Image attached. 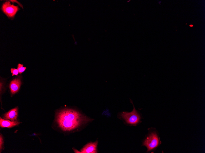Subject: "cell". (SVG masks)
I'll list each match as a JSON object with an SVG mask.
<instances>
[{"mask_svg": "<svg viewBox=\"0 0 205 153\" xmlns=\"http://www.w3.org/2000/svg\"><path fill=\"white\" fill-rule=\"evenodd\" d=\"M21 84V80L19 78H15L11 82L10 84L9 87L12 94H15L18 91Z\"/></svg>", "mask_w": 205, "mask_h": 153, "instance_id": "8992f818", "label": "cell"}, {"mask_svg": "<svg viewBox=\"0 0 205 153\" xmlns=\"http://www.w3.org/2000/svg\"><path fill=\"white\" fill-rule=\"evenodd\" d=\"M190 26H191V27H192V26H193V25H190Z\"/></svg>", "mask_w": 205, "mask_h": 153, "instance_id": "4fadbf2b", "label": "cell"}, {"mask_svg": "<svg viewBox=\"0 0 205 153\" xmlns=\"http://www.w3.org/2000/svg\"><path fill=\"white\" fill-rule=\"evenodd\" d=\"M93 120L78 111L71 108L59 111L55 117L56 122L59 127L64 131L76 130Z\"/></svg>", "mask_w": 205, "mask_h": 153, "instance_id": "6da1fadb", "label": "cell"}, {"mask_svg": "<svg viewBox=\"0 0 205 153\" xmlns=\"http://www.w3.org/2000/svg\"><path fill=\"white\" fill-rule=\"evenodd\" d=\"M11 73L12 74V76L16 75H18L19 71L17 69L14 68H12L11 69Z\"/></svg>", "mask_w": 205, "mask_h": 153, "instance_id": "30bf717a", "label": "cell"}, {"mask_svg": "<svg viewBox=\"0 0 205 153\" xmlns=\"http://www.w3.org/2000/svg\"><path fill=\"white\" fill-rule=\"evenodd\" d=\"M21 122L17 121H12L0 118V126L2 128H11L20 124Z\"/></svg>", "mask_w": 205, "mask_h": 153, "instance_id": "ba28073f", "label": "cell"}, {"mask_svg": "<svg viewBox=\"0 0 205 153\" xmlns=\"http://www.w3.org/2000/svg\"><path fill=\"white\" fill-rule=\"evenodd\" d=\"M10 1H11V2H17L18 4L21 7L22 9H23V6L22 4H21L19 2H18L16 0H10Z\"/></svg>", "mask_w": 205, "mask_h": 153, "instance_id": "7c38bea8", "label": "cell"}, {"mask_svg": "<svg viewBox=\"0 0 205 153\" xmlns=\"http://www.w3.org/2000/svg\"><path fill=\"white\" fill-rule=\"evenodd\" d=\"M2 10L9 18H13L19 10L17 6L11 4L10 1H6L3 3L2 6Z\"/></svg>", "mask_w": 205, "mask_h": 153, "instance_id": "277c9868", "label": "cell"}, {"mask_svg": "<svg viewBox=\"0 0 205 153\" xmlns=\"http://www.w3.org/2000/svg\"><path fill=\"white\" fill-rule=\"evenodd\" d=\"M98 141L94 142H90L85 145L80 150V151L73 148L75 153H97Z\"/></svg>", "mask_w": 205, "mask_h": 153, "instance_id": "5b68a950", "label": "cell"}, {"mask_svg": "<svg viewBox=\"0 0 205 153\" xmlns=\"http://www.w3.org/2000/svg\"><path fill=\"white\" fill-rule=\"evenodd\" d=\"M18 108L16 107L10 110L4 114L3 118L12 121L17 120L18 116Z\"/></svg>", "mask_w": 205, "mask_h": 153, "instance_id": "52a82bcc", "label": "cell"}, {"mask_svg": "<svg viewBox=\"0 0 205 153\" xmlns=\"http://www.w3.org/2000/svg\"><path fill=\"white\" fill-rule=\"evenodd\" d=\"M3 144V140L2 136L1 134L0 136V153L1 152L2 148V146Z\"/></svg>", "mask_w": 205, "mask_h": 153, "instance_id": "8fae6325", "label": "cell"}, {"mask_svg": "<svg viewBox=\"0 0 205 153\" xmlns=\"http://www.w3.org/2000/svg\"><path fill=\"white\" fill-rule=\"evenodd\" d=\"M132 104L133 108L130 112H122L120 113V118L123 121L124 123L128 125L136 126L141 122V115L135 108L132 101L130 100Z\"/></svg>", "mask_w": 205, "mask_h": 153, "instance_id": "7a4b0ae2", "label": "cell"}, {"mask_svg": "<svg viewBox=\"0 0 205 153\" xmlns=\"http://www.w3.org/2000/svg\"><path fill=\"white\" fill-rule=\"evenodd\" d=\"M26 68V67H23V64H19L17 65V69L20 74L23 72Z\"/></svg>", "mask_w": 205, "mask_h": 153, "instance_id": "9c48e42d", "label": "cell"}, {"mask_svg": "<svg viewBox=\"0 0 205 153\" xmlns=\"http://www.w3.org/2000/svg\"><path fill=\"white\" fill-rule=\"evenodd\" d=\"M161 144V141L156 131H150L146 136L143 142V145L147 149V152L153 150Z\"/></svg>", "mask_w": 205, "mask_h": 153, "instance_id": "3957f363", "label": "cell"}]
</instances>
